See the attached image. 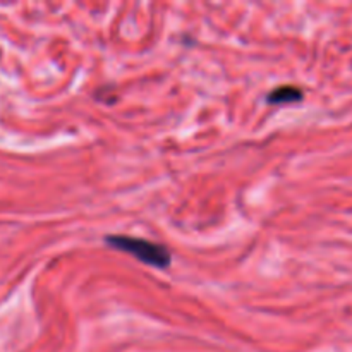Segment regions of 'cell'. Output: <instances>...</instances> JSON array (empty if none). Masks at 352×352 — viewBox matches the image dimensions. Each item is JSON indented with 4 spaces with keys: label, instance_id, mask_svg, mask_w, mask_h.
Listing matches in <instances>:
<instances>
[{
    "label": "cell",
    "instance_id": "7a4b0ae2",
    "mask_svg": "<svg viewBox=\"0 0 352 352\" xmlns=\"http://www.w3.org/2000/svg\"><path fill=\"white\" fill-rule=\"evenodd\" d=\"M268 103H292L302 100V89L298 86L284 85L268 93Z\"/></svg>",
    "mask_w": 352,
    "mask_h": 352
},
{
    "label": "cell",
    "instance_id": "6da1fadb",
    "mask_svg": "<svg viewBox=\"0 0 352 352\" xmlns=\"http://www.w3.org/2000/svg\"><path fill=\"white\" fill-rule=\"evenodd\" d=\"M105 243L113 250L124 251V253L138 258L141 263H146L150 267L168 268L172 263L170 251L162 244L151 243L148 239L131 236H109Z\"/></svg>",
    "mask_w": 352,
    "mask_h": 352
}]
</instances>
